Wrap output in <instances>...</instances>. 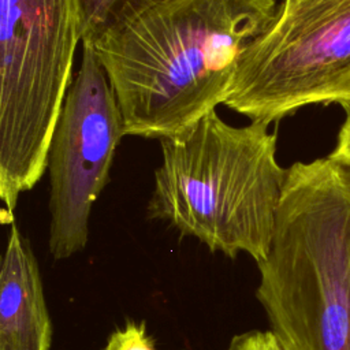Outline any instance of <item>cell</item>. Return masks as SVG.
<instances>
[{
  "instance_id": "cell-3",
  "label": "cell",
  "mask_w": 350,
  "mask_h": 350,
  "mask_svg": "<svg viewBox=\"0 0 350 350\" xmlns=\"http://www.w3.org/2000/svg\"><path fill=\"white\" fill-rule=\"evenodd\" d=\"M268 123L231 126L216 111L160 139L161 163L148 216L228 258L262 261L271 246L286 174Z\"/></svg>"
},
{
  "instance_id": "cell-8",
  "label": "cell",
  "mask_w": 350,
  "mask_h": 350,
  "mask_svg": "<svg viewBox=\"0 0 350 350\" xmlns=\"http://www.w3.org/2000/svg\"><path fill=\"white\" fill-rule=\"evenodd\" d=\"M164 0H75L81 42L94 44L123 21Z\"/></svg>"
},
{
  "instance_id": "cell-6",
  "label": "cell",
  "mask_w": 350,
  "mask_h": 350,
  "mask_svg": "<svg viewBox=\"0 0 350 350\" xmlns=\"http://www.w3.org/2000/svg\"><path fill=\"white\" fill-rule=\"evenodd\" d=\"M124 123L107 74L89 42L64 97L48 149L49 253L64 260L85 249L93 204L109 180Z\"/></svg>"
},
{
  "instance_id": "cell-9",
  "label": "cell",
  "mask_w": 350,
  "mask_h": 350,
  "mask_svg": "<svg viewBox=\"0 0 350 350\" xmlns=\"http://www.w3.org/2000/svg\"><path fill=\"white\" fill-rule=\"evenodd\" d=\"M103 350H157L154 339L148 335L146 323L127 320L122 328L112 331Z\"/></svg>"
},
{
  "instance_id": "cell-11",
  "label": "cell",
  "mask_w": 350,
  "mask_h": 350,
  "mask_svg": "<svg viewBox=\"0 0 350 350\" xmlns=\"http://www.w3.org/2000/svg\"><path fill=\"white\" fill-rule=\"evenodd\" d=\"M340 107L345 111V120L338 133L336 145L331 156L350 165V100L340 104Z\"/></svg>"
},
{
  "instance_id": "cell-7",
  "label": "cell",
  "mask_w": 350,
  "mask_h": 350,
  "mask_svg": "<svg viewBox=\"0 0 350 350\" xmlns=\"http://www.w3.org/2000/svg\"><path fill=\"white\" fill-rule=\"evenodd\" d=\"M52 323L36 256L11 223L0 269V350H51Z\"/></svg>"
},
{
  "instance_id": "cell-1",
  "label": "cell",
  "mask_w": 350,
  "mask_h": 350,
  "mask_svg": "<svg viewBox=\"0 0 350 350\" xmlns=\"http://www.w3.org/2000/svg\"><path fill=\"white\" fill-rule=\"evenodd\" d=\"M278 7L276 0H164L104 33L92 45L124 134L160 141L216 111Z\"/></svg>"
},
{
  "instance_id": "cell-4",
  "label": "cell",
  "mask_w": 350,
  "mask_h": 350,
  "mask_svg": "<svg viewBox=\"0 0 350 350\" xmlns=\"http://www.w3.org/2000/svg\"><path fill=\"white\" fill-rule=\"evenodd\" d=\"M79 41L75 0H0L3 223L46 170Z\"/></svg>"
},
{
  "instance_id": "cell-5",
  "label": "cell",
  "mask_w": 350,
  "mask_h": 350,
  "mask_svg": "<svg viewBox=\"0 0 350 350\" xmlns=\"http://www.w3.org/2000/svg\"><path fill=\"white\" fill-rule=\"evenodd\" d=\"M350 100V0H283L245 53L226 107L271 124Z\"/></svg>"
},
{
  "instance_id": "cell-10",
  "label": "cell",
  "mask_w": 350,
  "mask_h": 350,
  "mask_svg": "<svg viewBox=\"0 0 350 350\" xmlns=\"http://www.w3.org/2000/svg\"><path fill=\"white\" fill-rule=\"evenodd\" d=\"M226 350H282L275 336L267 331L250 329L231 338Z\"/></svg>"
},
{
  "instance_id": "cell-2",
  "label": "cell",
  "mask_w": 350,
  "mask_h": 350,
  "mask_svg": "<svg viewBox=\"0 0 350 350\" xmlns=\"http://www.w3.org/2000/svg\"><path fill=\"white\" fill-rule=\"evenodd\" d=\"M256 298L282 350H350V165L287 168Z\"/></svg>"
}]
</instances>
